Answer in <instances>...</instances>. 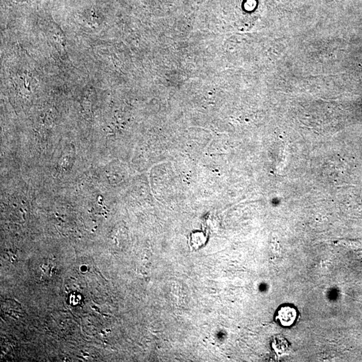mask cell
<instances>
[{"label": "cell", "instance_id": "6da1fadb", "mask_svg": "<svg viewBox=\"0 0 362 362\" xmlns=\"http://www.w3.org/2000/svg\"><path fill=\"white\" fill-rule=\"evenodd\" d=\"M278 319L284 326H289L295 321L296 314L295 310L291 307L282 308L278 313Z\"/></svg>", "mask_w": 362, "mask_h": 362}]
</instances>
